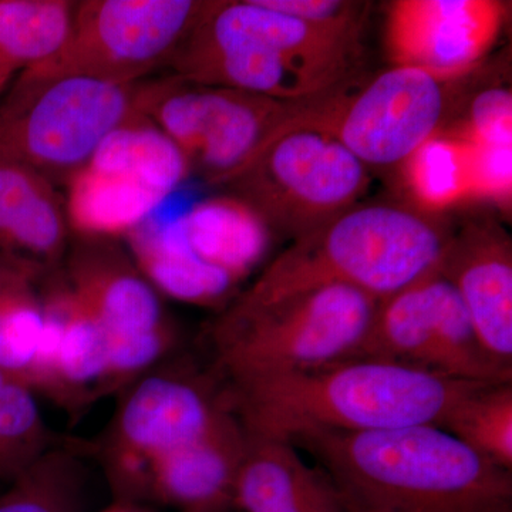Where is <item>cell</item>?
<instances>
[{"mask_svg": "<svg viewBox=\"0 0 512 512\" xmlns=\"http://www.w3.org/2000/svg\"><path fill=\"white\" fill-rule=\"evenodd\" d=\"M480 384L389 360L353 357L306 372L229 384L218 392L247 436L291 441L315 431L441 427Z\"/></svg>", "mask_w": 512, "mask_h": 512, "instance_id": "cell-1", "label": "cell"}, {"mask_svg": "<svg viewBox=\"0 0 512 512\" xmlns=\"http://www.w3.org/2000/svg\"><path fill=\"white\" fill-rule=\"evenodd\" d=\"M289 443L313 454L357 511H512L511 473L439 426L315 431Z\"/></svg>", "mask_w": 512, "mask_h": 512, "instance_id": "cell-2", "label": "cell"}, {"mask_svg": "<svg viewBox=\"0 0 512 512\" xmlns=\"http://www.w3.org/2000/svg\"><path fill=\"white\" fill-rule=\"evenodd\" d=\"M453 231L412 205L356 204L295 238L237 299L269 305L328 285L390 298L440 265Z\"/></svg>", "mask_w": 512, "mask_h": 512, "instance_id": "cell-3", "label": "cell"}, {"mask_svg": "<svg viewBox=\"0 0 512 512\" xmlns=\"http://www.w3.org/2000/svg\"><path fill=\"white\" fill-rule=\"evenodd\" d=\"M379 302L345 285L322 286L269 305L235 301L211 330L220 387L353 359Z\"/></svg>", "mask_w": 512, "mask_h": 512, "instance_id": "cell-4", "label": "cell"}, {"mask_svg": "<svg viewBox=\"0 0 512 512\" xmlns=\"http://www.w3.org/2000/svg\"><path fill=\"white\" fill-rule=\"evenodd\" d=\"M136 84L23 70L0 97V158L66 184L103 141L138 114Z\"/></svg>", "mask_w": 512, "mask_h": 512, "instance_id": "cell-5", "label": "cell"}, {"mask_svg": "<svg viewBox=\"0 0 512 512\" xmlns=\"http://www.w3.org/2000/svg\"><path fill=\"white\" fill-rule=\"evenodd\" d=\"M326 96L286 124L224 184L272 234L301 237L352 208L369 187L365 165L320 123Z\"/></svg>", "mask_w": 512, "mask_h": 512, "instance_id": "cell-6", "label": "cell"}, {"mask_svg": "<svg viewBox=\"0 0 512 512\" xmlns=\"http://www.w3.org/2000/svg\"><path fill=\"white\" fill-rule=\"evenodd\" d=\"M318 99L276 100L173 74L138 83L137 109L180 148L191 174L224 185Z\"/></svg>", "mask_w": 512, "mask_h": 512, "instance_id": "cell-7", "label": "cell"}, {"mask_svg": "<svg viewBox=\"0 0 512 512\" xmlns=\"http://www.w3.org/2000/svg\"><path fill=\"white\" fill-rule=\"evenodd\" d=\"M201 0H84L74 2L62 47L26 72L87 76L136 84L164 64L197 25Z\"/></svg>", "mask_w": 512, "mask_h": 512, "instance_id": "cell-8", "label": "cell"}, {"mask_svg": "<svg viewBox=\"0 0 512 512\" xmlns=\"http://www.w3.org/2000/svg\"><path fill=\"white\" fill-rule=\"evenodd\" d=\"M461 79L392 66L353 92L349 82L330 93L319 120L367 170L403 167L443 133Z\"/></svg>", "mask_w": 512, "mask_h": 512, "instance_id": "cell-9", "label": "cell"}, {"mask_svg": "<svg viewBox=\"0 0 512 512\" xmlns=\"http://www.w3.org/2000/svg\"><path fill=\"white\" fill-rule=\"evenodd\" d=\"M227 413L212 384L178 369L150 370L130 384L100 450L116 501L147 498L158 461L200 439Z\"/></svg>", "mask_w": 512, "mask_h": 512, "instance_id": "cell-10", "label": "cell"}, {"mask_svg": "<svg viewBox=\"0 0 512 512\" xmlns=\"http://www.w3.org/2000/svg\"><path fill=\"white\" fill-rule=\"evenodd\" d=\"M356 357L389 360L461 382H512V370L485 352L456 288L439 266L379 302Z\"/></svg>", "mask_w": 512, "mask_h": 512, "instance_id": "cell-11", "label": "cell"}, {"mask_svg": "<svg viewBox=\"0 0 512 512\" xmlns=\"http://www.w3.org/2000/svg\"><path fill=\"white\" fill-rule=\"evenodd\" d=\"M504 19L494 0H399L387 12V55L393 66L464 77L490 52Z\"/></svg>", "mask_w": 512, "mask_h": 512, "instance_id": "cell-12", "label": "cell"}, {"mask_svg": "<svg viewBox=\"0 0 512 512\" xmlns=\"http://www.w3.org/2000/svg\"><path fill=\"white\" fill-rule=\"evenodd\" d=\"M62 268V266H60ZM45 333L28 386L69 413L104 396L110 336L57 269L43 279Z\"/></svg>", "mask_w": 512, "mask_h": 512, "instance_id": "cell-13", "label": "cell"}, {"mask_svg": "<svg viewBox=\"0 0 512 512\" xmlns=\"http://www.w3.org/2000/svg\"><path fill=\"white\" fill-rule=\"evenodd\" d=\"M69 248L64 281L111 342L173 328L156 289L113 239L79 238Z\"/></svg>", "mask_w": 512, "mask_h": 512, "instance_id": "cell-14", "label": "cell"}, {"mask_svg": "<svg viewBox=\"0 0 512 512\" xmlns=\"http://www.w3.org/2000/svg\"><path fill=\"white\" fill-rule=\"evenodd\" d=\"M360 35L359 30L292 18L262 0H224L208 2L188 37L212 45L256 47L353 74L359 63Z\"/></svg>", "mask_w": 512, "mask_h": 512, "instance_id": "cell-15", "label": "cell"}, {"mask_svg": "<svg viewBox=\"0 0 512 512\" xmlns=\"http://www.w3.org/2000/svg\"><path fill=\"white\" fill-rule=\"evenodd\" d=\"M168 66L174 76L202 86L225 87L284 101L318 99L349 83L340 70L302 62L256 47L212 45L185 37Z\"/></svg>", "mask_w": 512, "mask_h": 512, "instance_id": "cell-16", "label": "cell"}, {"mask_svg": "<svg viewBox=\"0 0 512 512\" xmlns=\"http://www.w3.org/2000/svg\"><path fill=\"white\" fill-rule=\"evenodd\" d=\"M439 269L463 302L481 345L512 370V249L491 225L453 232Z\"/></svg>", "mask_w": 512, "mask_h": 512, "instance_id": "cell-17", "label": "cell"}, {"mask_svg": "<svg viewBox=\"0 0 512 512\" xmlns=\"http://www.w3.org/2000/svg\"><path fill=\"white\" fill-rule=\"evenodd\" d=\"M69 234L56 185L26 165L0 158V256L46 278L62 266Z\"/></svg>", "mask_w": 512, "mask_h": 512, "instance_id": "cell-18", "label": "cell"}, {"mask_svg": "<svg viewBox=\"0 0 512 512\" xmlns=\"http://www.w3.org/2000/svg\"><path fill=\"white\" fill-rule=\"evenodd\" d=\"M248 436L231 413L200 439L177 448L153 467L147 498L181 512H227Z\"/></svg>", "mask_w": 512, "mask_h": 512, "instance_id": "cell-19", "label": "cell"}, {"mask_svg": "<svg viewBox=\"0 0 512 512\" xmlns=\"http://www.w3.org/2000/svg\"><path fill=\"white\" fill-rule=\"evenodd\" d=\"M128 254L158 293L175 301L212 305L238 284L234 276L205 264L188 247L177 220L141 222L126 235Z\"/></svg>", "mask_w": 512, "mask_h": 512, "instance_id": "cell-20", "label": "cell"}, {"mask_svg": "<svg viewBox=\"0 0 512 512\" xmlns=\"http://www.w3.org/2000/svg\"><path fill=\"white\" fill-rule=\"evenodd\" d=\"M177 221L185 242L201 261L238 281L264 258L271 244L268 225L231 194L205 198Z\"/></svg>", "mask_w": 512, "mask_h": 512, "instance_id": "cell-21", "label": "cell"}, {"mask_svg": "<svg viewBox=\"0 0 512 512\" xmlns=\"http://www.w3.org/2000/svg\"><path fill=\"white\" fill-rule=\"evenodd\" d=\"M67 221L79 238L126 237L148 220L163 195L133 178L86 165L66 184Z\"/></svg>", "mask_w": 512, "mask_h": 512, "instance_id": "cell-22", "label": "cell"}, {"mask_svg": "<svg viewBox=\"0 0 512 512\" xmlns=\"http://www.w3.org/2000/svg\"><path fill=\"white\" fill-rule=\"evenodd\" d=\"M87 165L126 175L165 198L192 175L180 148L140 113L117 127Z\"/></svg>", "mask_w": 512, "mask_h": 512, "instance_id": "cell-23", "label": "cell"}, {"mask_svg": "<svg viewBox=\"0 0 512 512\" xmlns=\"http://www.w3.org/2000/svg\"><path fill=\"white\" fill-rule=\"evenodd\" d=\"M73 6L67 0H0V69L23 72L55 55Z\"/></svg>", "mask_w": 512, "mask_h": 512, "instance_id": "cell-24", "label": "cell"}, {"mask_svg": "<svg viewBox=\"0 0 512 512\" xmlns=\"http://www.w3.org/2000/svg\"><path fill=\"white\" fill-rule=\"evenodd\" d=\"M0 495V512H82L87 471L70 448L53 447Z\"/></svg>", "mask_w": 512, "mask_h": 512, "instance_id": "cell-25", "label": "cell"}, {"mask_svg": "<svg viewBox=\"0 0 512 512\" xmlns=\"http://www.w3.org/2000/svg\"><path fill=\"white\" fill-rule=\"evenodd\" d=\"M441 429L511 473L512 382L480 384L454 407Z\"/></svg>", "mask_w": 512, "mask_h": 512, "instance_id": "cell-26", "label": "cell"}, {"mask_svg": "<svg viewBox=\"0 0 512 512\" xmlns=\"http://www.w3.org/2000/svg\"><path fill=\"white\" fill-rule=\"evenodd\" d=\"M50 448L36 394L0 369V480L12 483Z\"/></svg>", "mask_w": 512, "mask_h": 512, "instance_id": "cell-27", "label": "cell"}, {"mask_svg": "<svg viewBox=\"0 0 512 512\" xmlns=\"http://www.w3.org/2000/svg\"><path fill=\"white\" fill-rule=\"evenodd\" d=\"M39 282L19 276L0 286V369L26 386L45 333Z\"/></svg>", "mask_w": 512, "mask_h": 512, "instance_id": "cell-28", "label": "cell"}, {"mask_svg": "<svg viewBox=\"0 0 512 512\" xmlns=\"http://www.w3.org/2000/svg\"><path fill=\"white\" fill-rule=\"evenodd\" d=\"M406 183L421 210L439 211L473 197L467 144L439 134L403 165Z\"/></svg>", "mask_w": 512, "mask_h": 512, "instance_id": "cell-29", "label": "cell"}, {"mask_svg": "<svg viewBox=\"0 0 512 512\" xmlns=\"http://www.w3.org/2000/svg\"><path fill=\"white\" fill-rule=\"evenodd\" d=\"M510 90L491 87L474 96L461 127L450 136L468 144H511Z\"/></svg>", "mask_w": 512, "mask_h": 512, "instance_id": "cell-30", "label": "cell"}, {"mask_svg": "<svg viewBox=\"0 0 512 512\" xmlns=\"http://www.w3.org/2000/svg\"><path fill=\"white\" fill-rule=\"evenodd\" d=\"M467 144L473 197L511 198V144Z\"/></svg>", "mask_w": 512, "mask_h": 512, "instance_id": "cell-31", "label": "cell"}, {"mask_svg": "<svg viewBox=\"0 0 512 512\" xmlns=\"http://www.w3.org/2000/svg\"><path fill=\"white\" fill-rule=\"evenodd\" d=\"M268 8L292 18L362 32L367 3L352 0H262Z\"/></svg>", "mask_w": 512, "mask_h": 512, "instance_id": "cell-32", "label": "cell"}, {"mask_svg": "<svg viewBox=\"0 0 512 512\" xmlns=\"http://www.w3.org/2000/svg\"><path fill=\"white\" fill-rule=\"evenodd\" d=\"M256 512H355V508L323 470L322 476L311 487Z\"/></svg>", "mask_w": 512, "mask_h": 512, "instance_id": "cell-33", "label": "cell"}, {"mask_svg": "<svg viewBox=\"0 0 512 512\" xmlns=\"http://www.w3.org/2000/svg\"><path fill=\"white\" fill-rule=\"evenodd\" d=\"M19 276H30V278H35L37 281H42L39 275L25 268V266L0 256V286L8 284L12 279L19 278Z\"/></svg>", "mask_w": 512, "mask_h": 512, "instance_id": "cell-34", "label": "cell"}, {"mask_svg": "<svg viewBox=\"0 0 512 512\" xmlns=\"http://www.w3.org/2000/svg\"><path fill=\"white\" fill-rule=\"evenodd\" d=\"M101 512H151L146 510V508L140 507V504L137 503H127V501H116L110 507H107L106 510Z\"/></svg>", "mask_w": 512, "mask_h": 512, "instance_id": "cell-35", "label": "cell"}, {"mask_svg": "<svg viewBox=\"0 0 512 512\" xmlns=\"http://www.w3.org/2000/svg\"><path fill=\"white\" fill-rule=\"evenodd\" d=\"M15 74L16 73L10 72V70L0 69V97L3 96L9 84L15 79Z\"/></svg>", "mask_w": 512, "mask_h": 512, "instance_id": "cell-36", "label": "cell"}, {"mask_svg": "<svg viewBox=\"0 0 512 512\" xmlns=\"http://www.w3.org/2000/svg\"><path fill=\"white\" fill-rule=\"evenodd\" d=\"M355 512H365V511H357V510H355Z\"/></svg>", "mask_w": 512, "mask_h": 512, "instance_id": "cell-37", "label": "cell"}]
</instances>
